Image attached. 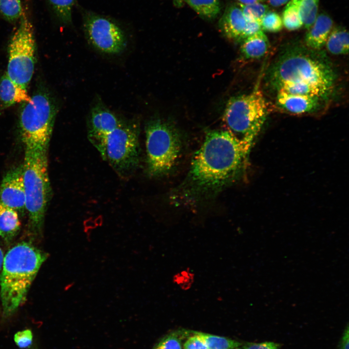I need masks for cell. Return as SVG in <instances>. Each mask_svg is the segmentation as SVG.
I'll use <instances>...</instances> for the list:
<instances>
[{"instance_id": "obj_14", "label": "cell", "mask_w": 349, "mask_h": 349, "mask_svg": "<svg viewBox=\"0 0 349 349\" xmlns=\"http://www.w3.org/2000/svg\"><path fill=\"white\" fill-rule=\"evenodd\" d=\"M246 22L239 5L232 4L226 8L219 25L225 37L240 42Z\"/></svg>"}, {"instance_id": "obj_9", "label": "cell", "mask_w": 349, "mask_h": 349, "mask_svg": "<svg viewBox=\"0 0 349 349\" xmlns=\"http://www.w3.org/2000/svg\"><path fill=\"white\" fill-rule=\"evenodd\" d=\"M19 20L9 42L6 73L14 82L26 89L34 72L35 43L33 26L24 13Z\"/></svg>"}, {"instance_id": "obj_26", "label": "cell", "mask_w": 349, "mask_h": 349, "mask_svg": "<svg viewBox=\"0 0 349 349\" xmlns=\"http://www.w3.org/2000/svg\"><path fill=\"white\" fill-rule=\"evenodd\" d=\"M238 5L247 21H260L263 16L269 11L268 5L262 2L248 4L239 3Z\"/></svg>"}, {"instance_id": "obj_25", "label": "cell", "mask_w": 349, "mask_h": 349, "mask_svg": "<svg viewBox=\"0 0 349 349\" xmlns=\"http://www.w3.org/2000/svg\"><path fill=\"white\" fill-rule=\"evenodd\" d=\"M284 27L289 31H295L303 26L297 6L290 0L285 6L282 15Z\"/></svg>"}, {"instance_id": "obj_27", "label": "cell", "mask_w": 349, "mask_h": 349, "mask_svg": "<svg viewBox=\"0 0 349 349\" xmlns=\"http://www.w3.org/2000/svg\"><path fill=\"white\" fill-rule=\"evenodd\" d=\"M260 23L262 30L269 32H276L283 27L281 17L274 11H269L261 19Z\"/></svg>"}, {"instance_id": "obj_13", "label": "cell", "mask_w": 349, "mask_h": 349, "mask_svg": "<svg viewBox=\"0 0 349 349\" xmlns=\"http://www.w3.org/2000/svg\"><path fill=\"white\" fill-rule=\"evenodd\" d=\"M322 99L314 96L277 91L276 104L281 109L294 114L313 112L319 107Z\"/></svg>"}, {"instance_id": "obj_20", "label": "cell", "mask_w": 349, "mask_h": 349, "mask_svg": "<svg viewBox=\"0 0 349 349\" xmlns=\"http://www.w3.org/2000/svg\"><path fill=\"white\" fill-rule=\"evenodd\" d=\"M297 6L303 26L309 29L317 16L319 0H292Z\"/></svg>"}, {"instance_id": "obj_10", "label": "cell", "mask_w": 349, "mask_h": 349, "mask_svg": "<svg viewBox=\"0 0 349 349\" xmlns=\"http://www.w3.org/2000/svg\"><path fill=\"white\" fill-rule=\"evenodd\" d=\"M83 21L86 36L96 49L111 54L124 50L127 44L126 36L115 23L91 12L84 13Z\"/></svg>"}, {"instance_id": "obj_35", "label": "cell", "mask_w": 349, "mask_h": 349, "mask_svg": "<svg viewBox=\"0 0 349 349\" xmlns=\"http://www.w3.org/2000/svg\"><path fill=\"white\" fill-rule=\"evenodd\" d=\"M240 4H248L256 2H262L265 0H238Z\"/></svg>"}, {"instance_id": "obj_5", "label": "cell", "mask_w": 349, "mask_h": 349, "mask_svg": "<svg viewBox=\"0 0 349 349\" xmlns=\"http://www.w3.org/2000/svg\"><path fill=\"white\" fill-rule=\"evenodd\" d=\"M47 149L25 148L22 165L26 210L37 231L42 226L50 194Z\"/></svg>"}, {"instance_id": "obj_21", "label": "cell", "mask_w": 349, "mask_h": 349, "mask_svg": "<svg viewBox=\"0 0 349 349\" xmlns=\"http://www.w3.org/2000/svg\"><path fill=\"white\" fill-rule=\"evenodd\" d=\"M194 333L208 349H234L240 345L238 342L226 337L198 332Z\"/></svg>"}, {"instance_id": "obj_18", "label": "cell", "mask_w": 349, "mask_h": 349, "mask_svg": "<svg viewBox=\"0 0 349 349\" xmlns=\"http://www.w3.org/2000/svg\"><path fill=\"white\" fill-rule=\"evenodd\" d=\"M20 226L18 212L0 202V236L9 242L18 234Z\"/></svg>"}, {"instance_id": "obj_15", "label": "cell", "mask_w": 349, "mask_h": 349, "mask_svg": "<svg viewBox=\"0 0 349 349\" xmlns=\"http://www.w3.org/2000/svg\"><path fill=\"white\" fill-rule=\"evenodd\" d=\"M333 25V20L327 14L318 15L305 37V42L309 48L317 50L325 45Z\"/></svg>"}, {"instance_id": "obj_17", "label": "cell", "mask_w": 349, "mask_h": 349, "mask_svg": "<svg viewBox=\"0 0 349 349\" xmlns=\"http://www.w3.org/2000/svg\"><path fill=\"white\" fill-rule=\"evenodd\" d=\"M269 48V39L263 31L261 30L242 41L240 53L245 59H257L265 56Z\"/></svg>"}, {"instance_id": "obj_16", "label": "cell", "mask_w": 349, "mask_h": 349, "mask_svg": "<svg viewBox=\"0 0 349 349\" xmlns=\"http://www.w3.org/2000/svg\"><path fill=\"white\" fill-rule=\"evenodd\" d=\"M31 98L26 89L14 82L6 73L2 76L0 80V105L2 108L28 102Z\"/></svg>"}, {"instance_id": "obj_33", "label": "cell", "mask_w": 349, "mask_h": 349, "mask_svg": "<svg viewBox=\"0 0 349 349\" xmlns=\"http://www.w3.org/2000/svg\"><path fill=\"white\" fill-rule=\"evenodd\" d=\"M349 327L348 326L347 327L346 329H345L344 333H343V335L342 336L341 341L340 344V346L339 347L338 349H349Z\"/></svg>"}, {"instance_id": "obj_23", "label": "cell", "mask_w": 349, "mask_h": 349, "mask_svg": "<svg viewBox=\"0 0 349 349\" xmlns=\"http://www.w3.org/2000/svg\"><path fill=\"white\" fill-rule=\"evenodd\" d=\"M55 15L63 24L72 23V12L75 0H48Z\"/></svg>"}, {"instance_id": "obj_30", "label": "cell", "mask_w": 349, "mask_h": 349, "mask_svg": "<svg viewBox=\"0 0 349 349\" xmlns=\"http://www.w3.org/2000/svg\"><path fill=\"white\" fill-rule=\"evenodd\" d=\"M262 30L260 21H249L246 24L241 35V41H243L247 37Z\"/></svg>"}, {"instance_id": "obj_8", "label": "cell", "mask_w": 349, "mask_h": 349, "mask_svg": "<svg viewBox=\"0 0 349 349\" xmlns=\"http://www.w3.org/2000/svg\"><path fill=\"white\" fill-rule=\"evenodd\" d=\"M139 132L136 124L123 121L106 136L96 148L102 158L120 176L129 175L138 166Z\"/></svg>"}, {"instance_id": "obj_12", "label": "cell", "mask_w": 349, "mask_h": 349, "mask_svg": "<svg viewBox=\"0 0 349 349\" xmlns=\"http://www.w3.org/2000/svg\"><path fill=\"white\" fill-rule=\"evenodd\" d=\"M0 202L17 212L26 210L22 166L9 171L0 186Z\"/></svg>"}, {"instance_id": "obj_2", "label": "cell", "mask_w": 349, "mask_h": 349, "mask_svg": "<svg viewBox=\"0 0 349 349\" xmlns=\"http://www.w3.org/2000/svg\"><path fill=\"white\" fill-rule=\"evenodd\" d=\"M269 81L275 90L288 83L309 86L326 99L331 94L335 75L332 66L321 55L301 47L287 48L277 59L269 73Z\"/></svg>"}, {"instance_id": "obj_31", "label": "cell", "mask_w": 349, "mask_h": 349, "mask_svg": "<svg viewBox=\"0 0 349 349\" xmlns=\"http://www.w3.org/2000/svg\"><path fill=\"white\" fill-rule=\"evenodd\" d=\"M241 349H280L278 344L273 342L259 343H248Z\"/></svg>"}, {"instance_id": "obj_34", "label": "cell", "mask_w": 349, "mask_h": 349, "mask_svg": "<svg viewBox=\"0 0 349 349\" xmlns=\"http://www.w3.org/2000/svg\"><path fill=\"white\" fill-rule=\"evenodd\" d=\"M290 0H267L268 3L274 7H278L287 3Z\"/></svg>"}, {"instance_id": "obj_1", "label": "cell", "mask_w": 349, "mask_h": 349, "mask_svg": "<svg viewBox=\"0 0 349 349\" xmlns=\"http://www.w3.org/2000/svg\"><path fill=\"white\" fill-rule=\"evenodd\" d=\"M248 156L227 131H206L186 177L171 198L177 204H194L214 197L242 177Z\"/></svg>"}, {"instance_id": "obj_28", "label": "cell", "mask_w": 349, "mask_h": 349, "mask_svg": "<svg viewBox=\"0 0 349 349\" xmlns=\"http://www.w3.org/2000/svg\"><path fill=\"white\" fill-rule=\"evenodd\" d=\"M14 340L17 346L20 348H26L32 344V333L30 330L18 332L15 334Z\"/></svg>"}, {"instance_id": "obj_4", "label": "cell", "mask_w": 349, "mask_h": 349, "mask_svg": "<svg viewBox=\"0 0 349 349\" xmlns=\"http://www.w3.org/2000/svg\"><path fill=\"white\" fill-rule=\"evenodd\" d=\"M268 105L262 91L231 97L222 116L226 131L248 153L252 148L268 115Z\"/></svg>"}, {"instance_id": "obj_36", "label": "cell", "mask_w": 349, "mask_h": 349, "mask_svg": "<svg viewBox=\"0 0 349 349\" xmlns=\"http://www.w3.org/2000/svg\"><path fill=\"white\" fill-rule=\"evenodd\" d=\"M4 256L3 255V252L0 248V275L2 269L3 264L4 261Z\"/></svg>"}, {"instance_id": "obj_19", "label": "cell", "mask_w": 349, "mask_h": 349, "mask_svg": "<svg viewBox=\"0 0 349 349\" xmlns=\"http://www.w3.org/2000/svg\"><path fill=\"white\" fill-rule=\"evenodd\" d=\"M349 33L343 27H337L331 31L326 42L327 50L333 55L346 54L349 52Z\"/></svg>"}, {"instance_id": "obj_24", "label": "cell", "mask_w": 349, "mask_h": 349, "mask_svg": "<svg viewBox=\"0 0 349 349\" xmlns=\"http://www.w3.org/2000/svg\"><path fill=\"white\" fill-rule=\"evenodd\" d=\"M23 14L21 0H0V14L6 21H16Z\"/></svg>"}, {"instance_id": "obj_6", "label": "cell", "mask_w": 349, "mask_h": 349, "mask_svg": "<svg viewBox=\"0 0 349 349\" xmlns=\"http://www.w3.org/2000/svg\"><path fill=\"white\" fill-rule=\"evenodd\" d=\"M145 138L148 174L152 177L166 175L174 169L181 153L180 133L170 123L154 118L146 125Z\"/></svg>"}, {"instance_id": "obj_11", "label": "cell", "mask_w": 349, "mask_h": 349, "mask_svg": "<svg viewBox=\"0 0 349 349\" xmlns=\"http://www.w3.org/2000/svg\"><path fill=\"white\" fill-rule=\"evenodd\" d=\"M112 112L101 103L92 108L88 123V137L90 142L97 148L104 138L122 123Z\"/></svg>"}, {"instance_id": "obj_3", "label": "cell", "mask_w": 349, "mask_h": 349, "mask_svg": "<svg viewBox=\"0 0 349 349\" xmlns=\"http://www.w3.org/2000/svg\"><path fill=\"white\" fill-rule=\"evenodd\" d=\"M48 253L31 243H18L6 253L0 273V297L3 314L9 316L25 301L31 286Z\"/></svg>"}, {"instance_id": "obj_32", "label": "cell", "mask_w": 349, "mask_h": 349, "mask_svg": "<svg viewBox=\"0 0 349 349\" xmlns=\"http://www.w3.org/2000/svg\"><path fill=\"white\" fill-rule=\"evenodd\" d=\"M184 349H208L196 336L190 337L184 345Z\"/></svg>"}, {"instance_id": "obj_7", "label": "cell", "mask_w": 349, "mask_h": 349, "mask_svg": "<svg viewBox=\"0 0 349 349\" xmlns=\"http://www.w3.org/2000/svg\"><path fill=\"white\" fill-rule=\"evenodd\" d=\"M56 114L48 94L39 91L25 102L19 116V129L25 148H48Z\"/></svg>"}, {"instance_id": "obj_29", "label": "cell", "mask_w": 349, "mask_h": 349, "mask_svg": "<svg viewBox=\"0 0 349 349\" xmlns=\"http://www.w3.org/2000/svg\"><path fill=\"white\" fill-rule=\"evenodd\" d=\"M155 349H182V347L178 338L170 335L161 341Z\"/></svg>"}, {"instance_id": "obj_22", "label": "cell", "mask_w": 349, "mask_h": 349, "mask_svg": "<svg viewBox=\"0 0 349 349\" xmlns=\"http://www.w3.org/2000/svg\"><path fill=\"white\" fill-rule=\"evenodd\" d=\"M187 3L201 17L214 18L220 12L219 0H186Z\"/></svg>"}]
</instances>
